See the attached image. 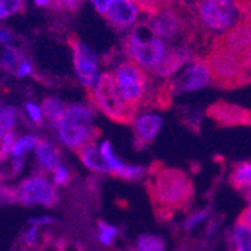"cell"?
Masks as SVG:
<instances>
[{"mask_svg": "<svg viewBox=\"0 0 251 251\" xmlns=\"http://www.w3.org/2000/svg\"><path fill=\"white\" fill-rule=\"evenodd\" d=\"M206 116L221 126L235 125H251V111L226 101H217L211 104L206 110Z\"/></svg>", "mask_w": 251, "mask_h": 251, "instance_id": "8fae6325", "label": "cell"}, {"mask_svg": "<svg viewBox=\"0 0 251 251\" xmlns=\"http://www.w3.org/2000/svg\"><path fill=\"white\" fill-rule=\"evenodd\" d=\"M23 113H25V119L32 126H41L45 121L42 107L36 101H32V100L25 101V104H23Z\"/></svg>", "mask_w": 251, "mask_h": 251, "instance_id": "4316f807", "label": "cell"}, {"mask_svg": "<svg viewBox=\"0 0 251 251\" xmlns=\"http://www.w3.org/2000/svg\"><path fill=\"white\" fill-rule=\"evenodd\" d=\"M81 5V0H53V6L68 11V12H75Z\"/></svg>", "mask_w": 251, "mask_h": 251, "instance_id": "e575fe53", "label": "cell"}, {"mask_svg": "<svg viewBox=\"0 0 251 251\" xmlns=\"http://www.w3.org/2000/svg\"><path fill=\"white\" fill-rule=\"evenodd\" d=\"M149 191L153 203L170 209L187 204L193 196V184L190 177L179 169H155L151 170Z\"/></svg>", "mask_w": 251, "mask_h": 251, "instance_id": "7a4b0ae2", "label": "cell"}, {"mask_svg": "<svg viewBox=\"0 0 251 251\" xmlns=\"http://www.w3.org/2000/svg\"><path fill=\"white\" fill-rule=\"evenodd\" d=\"M29 224L32 226H38V227H50V226H56L57 224V220L51 215H39V217H30Z\"/></svg>", "mask_w": 251, "mask_h": 251, "instance_id": "d590c367", "label": "cell"}, {"mask_svg": "<svg viewBox=\"0 0 251 251\" xmlns=\"http://www.w3.org/2000/svg\"><path fill=\"white\" fill-rule=\"evenodd\" d=\"M33 73H35V66L32 63V60L29 57H25L20 62V65L17 66V71H15L14 75L17 78H27V77H32Z\"/></svg>", "mask_w": 251, "mask_h": 251, "instance_id": "1f68e13d", "label": "cell"}, {"mask_svg": "<svg viewBox=\"0 0 251 251\" xmlns=\"http://www.w3.org/2000/svg\"><path fill=\"white\" fill-rule=\"evenodd\" d=\"M20 119V111L15 105H2L0 107V137L8 132L15 131Z\"/></svg>", "mask_w": 251, "mask_h": 251, "instance_id": "d4e9b609", "label": "cell"}, {"mask_svg": "<svg viewBox=\"0 0 251 251\" xmlns=\"http://www.w3.org/2000/svg\"><path fill=\"white\" fill-rule=\"evenodd\" d=\"M212 81L223 89H235L248 84V73L244 60L235 53L214 44L204 54Z\"/></svg>", "mask_w": 251, "mask_h": 251, "instance_id": "8992f818", "label": "cell"}, {"mask_svg": "<svg viewBox=\"0 0 251 251\" xmlns=\"http://www.w3.org/2000/svg\"><path fill=\"white\" fill-rule=\"evenodd\" d=\"M25 251H27V250H25Z\"/></svg>", "mask_w": 251, "mask_h": 251, "instance_id": "7bdbcfd3", "label": "cell"}, {"mask_svg": "<svg viewBox=\"0 0 251 251\" xmlns=\"http://www.w3.org/2000/svg\"><path fill=\"white\" fill-rule=\"evenodd\" d=\"M121 236V229L118 226L107 223V221H98L97 223V241L100 245L108 248L116 244L118 238Z\"/></svg>", "mask_w": 251, "mask_h": 251, "instance_id": "603a6c76", "label": "cell"}, {"mask_svg": "<svg viewBox=\"0 0 251 251\" xmlns=\"http://www.w3.org/2000/svg\"><path fill=\"white\" fill-rule=\"evenodd\" d=\"M25 57L26 56H25V53H23V50L18 49L15 44L8 45V47H3L2 53H0V70L8 73V74H15L17 66Z\"/></svg>", "mask_w": 251, "mask_h": 251, "instance_id": "44dd1931", "label": "cell"}, {"mask_svg": "<svg viewBox=\"0 0 251 251\" xmlns=\"http://www.w3.org/2000/svg\"><path fill=\"white\" fill-rule=\"evenodd\" d=\"M134 143L137 148H146L155 139L163 126V118L156 113H142L132 121Z\"/></svg>", "mask_w": 251, "mask_h": 251, "instance_id": "7c38bea8", "label": "cell"}, {"mask_svg": "<svg viewBox=\"0 0 251 251\" xmlns=\"http://www.w3.org/2000/svg\"><path fill=\"white\" fill-rule=\"evenodd\" d=\"M81 164L95 175H110V169L100 151V143L90 142L77 151Z\"/></svg>", "mask_w": 251, "mask_h": 251, "instance_id": "2e32d148", "label": "cell"}, {"mask_svg": "<svg viewBox=\"0 0 251 251\" xmlns=\"http://www.w3.org/2000/svg\"><path fill=\"white\" fill-rule=\"evenodd\" d=\"M33 153L35 163L42 173H53L57 167L63 164L62 151L57 148V145H54L50 139H45V137H41Z\"/></svg>", "mask_w": 251, "mask_h": 251, "instance_id": "5bb4252c", "label": "cell"}, {"mask_svg": "<svg viewBox=\"0 0 251 251\" xmlns=\"http://www.w3.org/2000/svg\"><path fill=\"white\" fill-rule=\"evenodd\" d=\"M70 47L73 51L74 71L78 81L87 89H94L100 80V57L98 54L89 49L84 42H81L75 35L70 38Z\"/></svg>", "mask_w": 251, "mask_h": 251, "instance_id": "9c48e42d", "label": "cell"}, {"mask_svg": "<svg viewBox=\"0 0 251 251\" xmlns=\"http://www.w3.org/2000/svg\"><path fill=\"white\" fill-rule=\"evenodd\" d=\"M113 75L124 101L139 111L151 84V73L131 59H126L118 63Z\"/></svg>", "mask_w": 251, "mask_h": 251, "instance_id": "52a82bcc", "label": "cell"}, {"mask_svg": "<svg viewBox=\"0 0 251 251\" xmlns=\"http://www.w3.org/2000/svg\"><path fill=\"white\" fill-rule=\"evenodd\" d=\"M2 2L5 3L11 17L23 12L25 11V6H26V0H2Z\"/></svg>", "mask_w": 251, "mask_h": 251, "instance_id": "8d00e7d4", "label": "cell"}, {"mask_svg": "<svg viewBox=\"0 0 251 251\" xmlns=\"http://www.w3.org/2000/svg\"><path fill=\"white\" fill-rule=\"evenodd\" d=\"M232 251H251V226L238 220L229 232Z\"/></svg>", "mask_w": 251, "mask_h": 251, "instance_id": "e0dca14e", "label": "cell"}, {"mask_svg": "<svg viewBox=\"0 0 251 251\" xmlns=\"http://www.w3.org/2000/svg\"><path fill=\"white\" fill-rule=\"evenodd\" d=\"M73 180V172L70 167H66L65 164H62L60 167H57L53 173H51V182L57 187H66L70 185Z\"/></svg>", "mask_w": 251, "mask_h": 251, "instance_id": "f1b7e54d", "label": "cell"}, {"mask_svg": "<svg viewBox=\"0 0 251 251\" xmlns=\"http://www.w3.org/2000/svg\"><path fill=\"white\" fill-rule=\"evenodd\" d=\"M166 250H167L166 239L153 233L139 235L132 245V251H166Z\"/></svg>", "mask_w": 251, "mask_h": 251, "instance_id": "7402d4cb", "label": "cell"}, {"mask_svg": "<svg viewBox=\"0 0 251 251\" xmlns=\"http://www.w3.org/2000/svg\"><path fill=\"white\" fill-rule=\"evenodd\" d=\"M8 17H11V15H9L8 9H6L5 3L2 2V0H0V23H2V21H5V20H6Z\"/></svg>", "mask_w": 251, "mask_h": 251, "instance_id": "60d3db41", "label": "cell"}, {"mask_svg": "<svg viewBox=\"0 0 251 251\" xmlns=\"http://www.w3.org/2000/svg\"><path fill=\"white\" fill-rule=\"evenodd\" d=\"M33 3L38 8H53V0H33Z\"/></svg>", "mask_w": 251, "mask_h": 251, "instance_id": "ab89813d", "label": "cell"}, {"mask_svg": "<svg viewBox=\"0 0 251 251\" xmlns=\"http://www.w3.org/2000/svg\"><path fill=\"white\" fill-rule=\"evenodd\" d=\"M100 151H101V153H102V156L105 159V163H107V166L110 169V175L118 177L121 175V172L125 169L126 163L122 161V159L116 155L115 149H113V146H111V143L108 140H102L100 143Z\"/></svg>", "mask_w": 251, "mask_h": 251, "instance_id": "cb8c5ba5", "label": "cell"}, {"mask_svg": "<svg viewBox=\"0 0 251 251\" xmlns=\"http://www.w3.org/2000/svg\"><path fill=\"white\" fill-rule=\"evenodd\" d=\"M239 220L251 226V203H250V204H247V208L241 212Z\"/></svg>", "mask_w": 251, "mask_h": 251, "instance_id": "f35d334b", "label": "cell"}, {"mask_svg": "<svg viewBox=\"0 0 251 251\" xmlns=\"http://www.w3.org/2000/svg\"><path fill=\"white\" fill-rule=\"evenodd\" d=\"M3 203H18L17 187L0 184V204H3Z\"/></svg>", "mask_w": 251, "mask_h": 251, "instance_id": "d6a6232c", "label": "cell"}, {"mask_svg": "<svg viewBox=\"0 0 251 251\" xmlns=\"http://www.w3.org/2000/svg\"><path fill=\"white\" fill-rule=\"evenodd\" d=\"M194 57H196V54L193 53V50L190 47H187V45H180V47L170 49L167 51V56L164 57V60L159 63L151 74L155 77L169 78L170 75L177 73V70L182 65L191 62Z\"/></svg>", "mask_w": 251, "mask_h": 251, "instance_id": "9a60e30c", "label": "cell"}, {"mask_svg": "<svg viewBox=\"0 0 251 251\" xmlns=\"http://www.w3.org/2000/svg\"><path fill=\"white\" fill-rule=\"evenodd\" d=\"M193 8L204 38L227 32L242 18L236 0H197Z\"/></svg>", "mask_w": 251, "mask_h": 251, "instance_id": "277c9868", "label": "cell"}, {"mask_svg": "<svg viewBox=\"0 0 251 251\" xmlns=\"http://www.w3.org/2000/svg\"><path fill=\"white\" fill-rule=\"evenodd\" d=\"M17 199L18 203L25 206L38 204L44 208H53L59 201V191L51 179L39 172L25 177L17 185Z\"/></svg>", "mask_w": 251, "mask_h": 251, "instance_id": "ba28073f", "label": "cell"}, {"mask_svg": "<svg viewBox=\"0 0 251 251\" xmlns=\"http://www.w3.org/2000/svg\"><path fill=\"white\" fill-rule=\"evenodd\" d=\"M41 107H42L44 116H45V122H47L50 125V128L53 129L62 119L63 113L66 110V104L59 97L50 95L42 100Z\"/></svg>", "mask_w": 251, "mask_h": 251, "instance_id": "ac0fdd59", "label": "cell"}, {"mask_svg": "<svg viewBox=\"0 0 251 251\" xmlns=\"http://www.w3.org/2000/svg\"><path fill=\"white\" fill-rule=\"evenodd\" d=\"M89 2L92 3V6L97 9V12H100L101 15H105L107 9H108V6L113 0H89Z\"/></svg>", "mask_w": 251, "mask_h": 251, "instance_id": "74e56055", "label": "cell"}, {"mask_svg": "<svg viewBox=\"0 0 251 251\" xmlns=\"http://www.w3.org/2000/svg\"><path fill=\"white\" fill-rule=\"evenodd\" d=\"M212 78L206 62H204L203 57L196 56L185 70L182 71V74L173 80V84L176 92L177 90L179 92H187V90H197L208 86Z\"/></svg>", "mask_w": 251, "mask_h": 251, "instance_id": "30bf717a", "label": "cell"}, {"mask_svg": "<svg viewBox=\"0 0 251 251\" xmlns=\"http://www.w3.org/2000/svg\"><path fill=\"white\" fill-rule=\"evenodd\" d=\"M39 140H41V135L35 132H26L23 135H18L11 149L9 158H26L30 152L36 149Z\"/></svg>", "mask_w": 251, "mask_h": 251, "instance_id": "d6986e66", "label": "cell"}, {"mask_svg": "<svg viewBox=\"0 0 251 251\" xmlns=\"http://www.w3.org/2000/svg\"><path fill=\"white\" fill-rule=\"evenodd\" d=\"M132 2L137 5V8L146 12L148 15L156 14L159 9H163L167 5L166 0H132Z\"/></svg>", "mask_w": 251, "mask_h": 251, "instance_id": "f546056e", "label": "cell"}, {"mask_svg": "<svg viewBox=\"0 0 251 251\" xmlns=\"http://www.w3.org/2000/svg\"><path fill=\"white\" fill-rule=\"evenodd\" d=\"M151 175V170L145 166L140 164H126L125 169L121 172V175L118 176L122 180H128V182H135V180H142L146 179Z\"/></svg>", "mask_w": 251, "mask_h": 251, "instance_id": "83f0119b", "label": "cell"}, {"mask_svg": "<svg viewBox=\"0 0 251 251\" xmlns=\"http://www.w3.org/2000/svg\"><path fill=\"white\" fill-rule=\"evenodd\" d=\"M95 110L92 105L73 102L66 105L59 124L53 128L57 142L71 149L78 151L90 142H97L100 129L95 126Z\"/></svg>", "mask_w": 251, "mask_h": 251, "instance_id": "6da1fadb", "label": "cell"}, {"mask_svg": "<svg viewBox=\"0 0 251 251\" xmlns=\"http://www.w3.org/2000/svg\"><path fill=\"white\" fill-rule=\"evenodd\" d=\"M111 26L118 29L131 27L139 17V8L132 0H113L104 15Z\"/></svg>", "mask_w": 251, "mask_h": 251, "instance_id": "4fadbf2b", "label": "cell"}, {"mask_svg": "<svg viewBox=\"0 0 251 251\" xmlns=\"http://www.w3.org/2000/svg\"><path fill=\"white\" fill-rule=\"evenodd\" d=\"M39 235H41V227L29 224V227L23 233V244L29 248H35L39 242Z\"/></svg>", "mask_w": 251, "mask_h": 251, "instance_id": "4dcf8cb0", "label": "cell"}, {"mask_svg": "<svg viewBox=\"0 0 251 251\" xmlns=\"http://www.w3.org/2000/svg\"><path fill=\"white\" fill-rule=\"evenodd\" d=\"M211 218V208L206 206V208H200V209H196L193 212H190L184 223H182V229L185 232H194L196 229H199L200 226L206 224Z\"/></svg>", "mask_w": 251, "mask_h": 251, "instance_id": "484cf974", "label": "cell"}, {"mask_svg": "<svg viewBox=\"0 0 251 251\" xmlns=\"http://www.w3.org/2000/svg\"><path fill=\"white\" fill-rule=\"evenodd\" d=\"M17 41V35L12 29L6 26H0V45L2 47H8V45H14Z\"/></svg>", "mask_w": 251, "mask_h": 251, "instance_id": "836d02e7", "label": "cell"}, {"mask_svg": "<svg viewBox=\"0 0 251 251\" xmlns=\"http://www.w3.org/2000/svg\"><path fill=\"white\" fill-rule=\"evenodd\" d=\"M3 105V102H2V98H0V107H2Z\"/></svg>", "mask_w": 251, "mask_h": 251, "instance_id": "b9f144b4", "label": "cell"}, {"mask_svg": "<svg viewBox=\"0 0 251 251\" xmlns=\"http://www.w3.org/2000/svg\"><path fill=\"white\" fill-rule=\"evenodd\" d=\"M90 105L118 124H132L139 111L121 97L113 73H102L94 89L87 90Z\"/></svg>", "mask_w": 251, "mask_h": 251, "instance_id": "3957f363", "label": "cell"}, {"mask_svg": "<svg viewBox=\"0 0 251 251\" xmlns=\"http://www.w3.org/2000/svg\"><path fill=\"white\" fill-rule=\"evenodd\" d=\"M124 53L128 59L152 73L167 56V49L163 39L158 38L146 23H140L124 41Z\"/></svg>", "mask_w": 251, "mask_h": 251, "instance_id": "5b68a950", "label": "cell"}, {"mask_svg": "<svg viewBox=\"0 0 251 251\" xmlns=\"http://www.w3.org/2000/svg\"><path fill=\"white\" fill-rule=\"evenodd\" d=\"M230 184L239 193L251 188V161H239L230 172Z\"/></svg>", "mask_w": 251, "mask_h": 251, "instance_id": "ffe728a7", "label": "cell"}]
</instances>
